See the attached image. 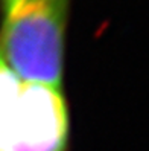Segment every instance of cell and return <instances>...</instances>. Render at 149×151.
<instances>
[{
    "label": "cell",
    "mask_w": 149,
    "mask_h": 151,
    "mask_svg": "<svg viewBox=\"0 0 149 151\" xmlns=\"http://www.w3.org/2000/svg\"><path fill=\"white\" fill-rule=\"evenodd\" d=\"M67 0H8L0 57L23 83L58 86Z\"/></svg>",
    "instance_id": "cell-1"
},
{
    "label": "cell",
    "mask_w": 149,
    "mask_h": 151,
    "mask_svg": "<svg viewBox=\"0 0 149 151\" xmlns=\"http://www.w3.org/2000/svg\"><path fill=\"white\" fill-rule=\"evenodd\" d=\"M67 110L58 86L23 83L0 151H66Z\"/></svg>",
    "instance_id": "cell-2"
},
{
    "label": "cell",
    "mask_w": 149,
    "mask_h": 151,
    "mask_svg": "<svg viewBox=\"0 0 149 151\" xmlns=\"http://www.w3.org/2000/svg\"><path fill=\"white\" fill-rule=\"evenodd\" d=\"M21 84L23 83L19 79V76L8 67L5 60L0 57V150L5 145L11 127Z\"/></svg>",
    "instance_id": "cell-3"
}]
</instances>
